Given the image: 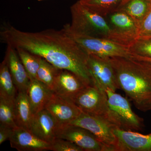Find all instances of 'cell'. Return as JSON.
I'll list each match as a JSON object with an SVG mask.
<instances>
[{
	"mask_svg": "<svg viewBox=\"0 0 151 151\" xmlns=\"http://www.w3.org/2000/svg\"><path fill=\"white\" fill-rule=\"evenodd\" d=\"M70 100L82 113L103 117L113 123L106 91L94 85L86 86Z\"/></svg>",
	"mask_w": 151,
	"mask_h": 151,
	"instance_id": "cell-6",
	"label": "cell"
},
{
	"mask_svg": "<svg viewBox=\"0 0 151 151\" xmlns=\"http://www.w3.org/2000/svg\"><path fill=\"white\" fill-rule=\"evenodd\" d=\"M28 74L30 80L37 79V73L40 65L41 57L21 47L15 48Z\"/></svg>",
	"mask_w": 151,
	"mask_h": 151,
	"instance_id": "cell-23",
	"label": "cell"
},
{
	"mask_svg": "<svg viewBox=\"0 0 151 151\" xmlns=\"http://www.w3.org/2000/svg\"><path fill=\"white\" fill-rule=\"evenodd\" d=\"M37 1H44V0H37Z\"/></svg>",
	"mask_w": 151,
	"mask_h": 151,
	"instance_id": "cell-30",
	"label": "cell"
},
{
	"mask_svg": "<svg viewBox=\"0 0 151 151\" xmlns=\"http://www.w3.org/2000/svg\"><path fill=\"white\" fill-rule=\"evenodd\" d=\"M60 125L68 124L81 115V110L71 100L54 93L45 107Z\"/></svg>",
	"mask_w": 151,
	"mask_h": 151,
	"instance_id": "cell-12",
	"label": "cell"
},
{
	"mask_svg": "<svg viewBox=\"0 0 151 151\" xmlns=\"http://www.w3.org/2000/svg\"><path fill=\"white\" fill-rule=\"evenodd\" d=\"M86 86L73 73L62 70L55 82L53 91L58 96L70 100Z\"/></svg>",
	"mask_w": 151,
	"mask_h": 151,
	"instance_id": "cell-16",
	"label": "cell"
},
{
	"mask_svg": "<svg viewBox=\"0 0 151 151\" xmlns=\"http://www.w3.org/2000/svg\"><path fill=\"white\" fill-rule=\"evenodd\" d=\"M151 37V9L139 27V37Z\"/></svg>",
	"mask_w": 151,
	"mask_h": 151,
	"instance_id": "cell-27",
	"label": "cell"
},
{
	"mask_svg": "<svg viewBox=\"0 0 151 151\" xmlns=\"http://www.w3.org/2000/svg\"><path fill=\"white\" fill-rule=\"evenodd\" d=\"M0 37L7 45L24 49L59 69L72 72L86 86L93 85L87 65L89 55L63 29L27 32L6 24Z\"/></svg>",
	"mask_w": 151,
	"mask_h": 151,
	"instance_id": "cell-1",
	"label": "cell"
},
{
	"mask_svg": "<svg viewBox=\"0 0 151 151\" xmlns=\"http://www.w3.org/2000/svg\"><path fill=\"white\" fill-rule=\"evenodd\" d=\"M111 30V40L129 48L139 37V27L127 14L115 11L104 17Z\"/></svg>",
	"mask_w": 151,
	"mask_h": 151,
	"instance_id": "cell-8",
	"label": "cell"
},
{
	"mask_svg": "<svg viewBox=\"0 0 151 151\" xmlns=\"http://www.w3.org/2000/svg\"><path fill=\"white\" fill-rule=\"evenodd\" d=\"M151 9V0H124L116 11L127 14L139 27Z\"/></svg>",
	"mask_w": 151,
	"mask_h": 151,
	"instance_id": "cell-19",
	"label": "cell"
},
{
	"mask_svg": "<svg viewBox=\"0 0 151 151\" xmlns=\"http://www.w3.org/2000/svg\"><path fill=\"white\" fill-rule=\"evenodd\" d=\"M87 65L93 85L105 91L119 89L110 58L89 55Z\"/></svg>",
	"mask_w": 151,
	"mask_h": 151,
	"instance_id": "cell-9",
	"label": "cell"
},
{
	"mask_svg": "<svg viewBox=\"0 0 151 151\" xmlns=\"http://www.w3.org/2000/svg\"><path fill=\"white\" fill-rule=\"evenodd\" d=\"M119 89L140 111L151 110V66L130 58H110Z\"/></svg>",
	"mask_w": 151,
	"mask_h": 151,
	"instance_id": "cell-2",
	"label": "cell"
},
{
	"mask_svg": "<svg viewBox=\"0 0 151 151\" xmlns=\"http://www.w3.org/2000/svg\"><path fill=\"white\" fill-rule=\"evenodd\" d=\"M128 49L132 55L151 58V37L138 38Z\"/></svg>",
	"mask_w": 151,
	"mask_h": 151,
	"instance_id": "cell-25",
	"label": "cell"
},
{
	"mask_svg": "<svg viewBox=\"0 0 151 151\" xmlns=\"http://www.w3.org/2000/svg\"><path fill=\"white\" fill-rule=\"evenodd\" d=\"M63 29L89 55L105 58H130L132 55L128 48L109 40L77 33L69 29L65 24Z\"/></svg>",
	"mask_w": 151,
	"mask_h": 151,
	"instance_id": "cell-5",
	"label": "cell"
},
{
	"mask_svg": "<svg viewBox=\"0 0 151 151\" xmlns=\"http://www.w3.org/2000/svg\"><path fill=\"white\" fill-rule=\"evenodd\" d=\"M106 92L113 124L118 128L125 131H142L144 127V120L132 111L127 98L110 89Z\"/></svg>",
	"mask_w": 151,
	"mask_h": 151,
	"instance_id": "cell-4",
	"label": "cell"
},
{
	"mask_svg": "<svg viewBox=\"0 0 151 151\" xmlns=\"http://www.w3.org/2000/svg\"><path fill=\"white\" fill-rule=\"evenodd\" d=\"M9 140L11 147L19 151L50 150V143L41 139L29 130L18 127Z\"/></svg>",
	"mask_w": 151,
	"mask_h": 151,
	"instance_id": "cell-14",
	"label": "cell"
},
{
	"mask_svg": "<svg viewBox=\"0 0 151 151\" xmlns=\"http://www.w3.org/2000/svg\"><path fill=\"white\" fill-rule=\"evenodd\" d=\"M61 70L42 58L37 73V79L53 91L55 82Z\"/></svg>",
	"mask_w": 151,
	"mask_h": 151,
	"instance_id": "cell-22",
	"label": "cell"
},
{
	"mask_svg": "<svg viewBox=\"0 0 151 151\" xmlns=\"http://www.w3.org/2000/svg\"><path fill=\"white\" fill-rule=\"evenodd\" d=\"M4 59L18 92H27L30 79L16 50L7 45Z\"/></svg>",
	"mask_w": 151,
	"mask_h": 151,
	"instance_id": "cell-15",
	"label": "cell"
},
{
	"mask_svg": "<svg viewBox=\"0 0 151 151\" xmlns=\"http://www.w3.org/2000/svg\"><path fill=\"white\" fill-rule=\"evenodd\" d=\"M0 125L17 128L15 121L14 100L0 97Z\"/></svg>",
	"mask_w": 151,
	"mask_h": 151,
	"instance_id": "cell-24",
	"label": "cell"
},
{
	"mask_svg": "<svg viewBox=\"0 0 151 151\" xmlns=\"http://www.w3.org/2000/svg\"><path fill=\"white\" fill-rule=\"evenodd\" d=\"M68 124L89 130L103 144L105 151H115L116 139L113 129L117 127L108 119L82 113L78 118Z\"/></svg>",
	"mask_w": 151,
	"mask_h": 151,
	"instance_id": "cell-7",
	"label": "cell"
},
{
	"mask_svg": "<svg viewBox=\"0 0 151 151\" xmlns=\"http://www.w3.org/2000/svg\"><path fill=\"white\" fill-rule=\"evenodd\" d=\"M15 121L17 126L30 131L34 114L27 92H18L14 100Z\"/></svg>",
	"mask_w": 151,
	"mask_h": 151,
	"instance_id": "cell-18",
	"label": "cell"
},
{
	"mask_svg": "<svg viewBox=\"0 0 151 151\" xmlns=\"http://www.w3.org/2000/svg\"><path fill=\"white\" fill-rule=\"evenodd\" d=\"M57 138L70 141L83 151H105L104 146L97 138L83 127L71 124L60 125Z\"/></svg>",
	"mask_w": 151,
	"mask_h": 151,
	"instance_id": "cell-10",
	"label": "cell"
},
{
	"mask_svg": "<svg viewBox=\"0 0 151 151\" xmlns=\"http://www.w3.org/2000/svg\"><path fill=\"white\" fill-rule=\"evenodd\" d=\"M81 4L100 16L106 17L117 9L124 0H79Z\"/></svg>",
	"mask_w": 151,
	"mask_h": 151,
	"instance_id": "cell-21",
	"label": "cell"
},
{
	"mask_svg": "<svg viewBox=\"0 0 151 151\" xmlns=\"http://www.w3.org/2000/svg\"><path fill=\"white\" fill-rule=\"evenodd\" d=\"M27 95L34 115L45 109L47 102L54 92L37 79L30 80Z\"/></svg>",
	"mask_w": 151,
	"mask_h": 151,
	"instance_id": "cell-17",
	"label": "cell"
},
{
	"mask_svg": "<svg viewBox=\"0 0 151 151\" xmlns=\"http://www.w3.org/2000/svg\"><path fill=\"white\" fill-rule=\"evenodd\" d=\"M131 58H133L138 61H141L145 63L147 65L151 66V58H149L143 57L135 56V55H131L130 57Z\"/></svg>",
	"mask_w": 151,
	"mask_h": 151,
	"instance_id": "cell-29",
	"label": "cell"
},
{
	"mask_svg": "<svg viewBox=\"0 0 151 151\" xmlns=\"http://www.w3.org/2000/svg\"><path fill=\"white\" fill-rule=\"evenodd\" d=\"M71 22L65 24L74 32L111 40V30L107 20L81 4L79 1L70 7Z\"/></svg>",
	"mask_w": 151,
	"mask_h": 151,
	"instance_id": "cell-3",
	"label": "cell"
},
{
	"mask_svg": "<svg viewBox=\"0 0 151 151\" xmlns=\"http://www.w3.org/2000/svg\"><path fill=\"white\" fill-rule=\"evenodd\" d=\"M50 150L53 151H83L81 148L70 141L56 138L50 143Z\"/></svg>",
	"mask_w": 151,
	"mask_h": 151,
	"instance_id": "cell-26",
	"label": "cell"
},
{
	"mask_svg": "<svg viewBox=\"0 0 151 151\" xmlns=\"http://www.w3.org/2000/svg\"><path fill=\"white\" fill-rule=\"evenodd\" d=\"M17 93V89L4 58L0 65V97L14 100Z\"/></svg>",
	"mask_w": 151,
	"mask_h": 151,
	"instance_id": "cell-20",
	"label": "cell"
},
{
	"mask_svg": "<svg viewBox=\"0 0 151 151\" xmlns=\"http://www.w3.org/2000/svg\"><path fill=\"white\" fill-rule=\"evenodd\" d=\"M113 133L116 139L115 151H151V132L144 135L116 127Z\"/></svg>",
	"mask_w": 151,
	"mask_h": 151,
	"instance_id": "cell-11",
	"label": "cell"
},
{
	"mask_svg": "<svg viewBox=\"0 0 151 151\" xmlns=\"http://www.w3.org/2000/svg\"><path fill=\"white\" fill-rule=\"evenodd\" d=\"M14 130L10 127L0 125V145L9 139Z\"/></svg>",
	"mask_w": 151,
	"mask_h": 151,
	"instance_id": "cell-28",
	"label": "cell"
},
{
	"mask_svg": "<svg viewBox=\"0 0 151 151\" xmlns=\"http://www.w3.org/2000/svg\"><path fill=\"white\" fill-rule=\"evenodd\" d=\"M59 126L50 113L44 109L34 115L30 131L41 139L50 144L57 138Z\"/></svg>",
	"mask_w": 151,
	"mask_h": 151,
	"instance_id": "cell-13",
	"label": "cell"
}]
</instances>
